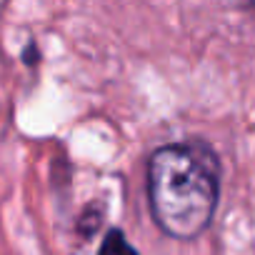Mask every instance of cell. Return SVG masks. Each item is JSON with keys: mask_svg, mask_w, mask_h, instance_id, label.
I'll use <instances>...</instances> for the list:
<instances>
[{"mask_svg": "<svg viewBox=\"0 0 255 255\" xmlns=\"http://www.w3.org/2000/svg\"><path fill=\"white\" fill-rule=\"evenodd\" d=\"M220 198V160L203 140L170 143L148 160V203L155 225L193 240L210 225Z\"/></svg>", "mask_w": 255, "mask_h": 255, "instance_id": "1", "label": "cell"}, {"mask_svg": "<svg viewBox=\"0 0 255 255\" xmlns=\"http://www.w3.org/2000/svg\"><path fill=\"white\" fill-rule=\"evenodd\" d=\"M98 255H140V253H138L130 243H128V238H125L123 230L113 228V230H108V235L103 238V243H100V248H98Z\"/></svg>", "mask_w": 255, "mask_h": 255, "instance_id": "2", "label": "cell"}]
</instances>
